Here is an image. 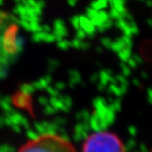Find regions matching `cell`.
Segmentation results:
<instances>
[{"label": "cell", "mask_w": 152, "mask_h": 152, "mask_svg": "<svg viewBox=\"0 0 152 152\" xmlns=\"http://www.w3.org/2000/svg\"><path fill=\"white\" fill-rule=\"evenodd\" d=\"M82 152H125V148L116 134L102 131L95 133L87 138Z\"/></svg>", "instance_id": "obj_2"}, {"label": "cell", "mask_w": 152, "mask_h": 152, "mask_svg": "<svg viewBox=\"0 0 152 152\" xmlns=\"http://www.w3.org/2000/svg\"><path fill=\"white\" fill-rule=\"evenodd\" d=\"M18 152H76L65 138L53 134H44L26 142Z\"/></svg>", "instance_id": "obj_1"}]
</instances>
